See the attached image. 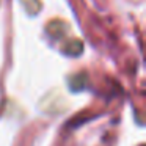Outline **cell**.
<instances>
[{
    "label": "cell",
    "instance_id": "6da1fadb",
    "mask_svg": "<svg viewBox=\"0 0 146 146\" xmlns=\"http://www.w3.org/2000/svg\"><path fill=\"white\" fill-rule=\"evenodd\" d=\"M47 32L50 33L54 38H63L68 33V25L64 22H61V21L60 22H58V21H52L47 25Z\"/></svg>",
    "mask_w": 146,
    "mask_h": 146
},
{
    "label": "cell",
    "instance_id": "7a4b0ae2",
    "mask_svg": "<svg viewBox=\"0 0 146 146\" xmlns=\"http://www.w3.org/2000/svg\"><path fill=\"white\" fill-rule=\"evenodd\" d=\"M82 50H83V44L79 39H74L66 46V54H71V55H79L82 54Z\"/></svg>",
    "mask_w": 146,
    "mask_h": 146
}]
</instances>
